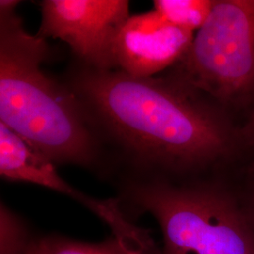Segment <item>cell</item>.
Here are the masks:
<instances>
[{
  "label": "cell",
  "mask_w": 254,
  "mask_h": 254,
  "mask_svg": "<svg viewBox=\"0 0 254 254\" xmlns=\"http://www.w3.org/2000/svg\"><path fill=\"white\" fill-rule=\"evenodd\" d=\"M64 81L100 141L109 174L118 169L119 179L200 173L234 146L218 103L170 73L135 77L74 62Z\"/></svg>",
  "instance_id": "6da1fadb"
},
{
  "label": "cell",
  "mask_w": 254,
  "mask_h": 254,
  "mask_svg": "<svg viewBox=\"0 0 254 254\" xmlns=\"http://www.w3.org/2000/svg\"><path fill=\"white\" fill-rule=\"evenodd\" d=\"M20 1H0V123L56 166L109 175V165L80 102L64 80L42 69L46 39L28 33Z\"/></svg>",
  "instance_id": "7a4b0ae2"
},
{
  "label": "cell",
  "mask_w": 254,
  "mask_h": 254,
  "mask_svg": "<svg viewBox=\"0 0 254 254\" xmlns=\"http://www.w3.org/2000/svg\"><path fill=\"white\" fill-rule=\"evenodd\" d=\"M132 219L150 214L160 254H254V228L230 194L206 182L120 178L116 198Z\"/></svg>",
  "instance_id": "3957f363"
},
{
  "label": "cell",
  "mask_w": 254,
  "mask_h": 254,
  "mask_svg": "<svg viewBox=\"0 0 254 254\" xmlns=\"http://www.w3.org/2000/svg\"><path fill=\"white\" fill-rule=\"evenodd\" d=\"M166 73L228 103L254 89V0H214L208 18Z\"/></svg>",
  "instance_id": "277c9868"
},
{
  "label": "cell",
  "mask_w": 254,
  "mask_h": 254,
  "mask_svg": "<svg viewBox=\"0 0 254 254\" xmlns=\"http://www.w3.org/2000/svg\"><path fill=\"white\" fill-rule=\"evenodd\" d=\"M36 34L60 39L75 62L95 70L116 69L115 44L130 17L127 0H44Z\"/></svg>",
  "instance_id": "5b68a950"
},
{
  "label": "cell",
  "mask_w": 254,
  "mask_h": 254,
  "mask_svg": "<svg viewBox=\"0 0 254 254\" xmlns=\"http://www.w3.org/2000/svg\"><path fill=\"white\" fill-rule=\"evenodd\" d=\"M193 39V32L173 25L155 9L130 15L115 44L116 69L152 77L177 64Z\"/></svg>",
  "instance_id": "8992f818"
},
{
  "label": "cell",
  "mask_w": 254,
  "mask_h": 254,
  "mask_svg": "<svg viewBox=\"0 0 254 254\" xmlns=\"http://www.w3.org/2000/svg\"><path fill=\"white\" fill-rule=\"evenodd\" d=\"M0 174L7 181L29 183L59 192L88 210L94 203V198L65 181L49 158L28 145L3 123H0Z\"/></svg>",
  "instance_id": "52a82bcc"
},
{
  "label": "cell",
  "mask_w": 254,
  "mask_h": 254,
  "mask_svg": "<svg viewBox=\"0 0 254 254\" xmlns=\"http://www.w3.org/2000/svg\"><path fill=\"white\" fill-rule=\"evenodd\" d=\"M28 254H160L150 249L111 236L97 243L84 242L60 234L35 235Z\"/></svg>",
  "instance_id": "ba28073f"
},
{
  "label": "cell",
  "mask_w": 254,
  "mask_h": 254,
  "mask_svg": "<svg viewBox=\"0 0 254 254\" xmlns=\"http://www.w3.org/2000/svg\"><path fill=\"white\" fill-rule=\"evenodd\" d=\"M214 0H155L154 9L173 25L194 32L206 22Z\"/></svg>",
  "instance_id": "9c48e42d"
},
{
  "label": "cell",
  "mask_w": 254,
  "mask_h": 254,
  "mask_svg": "<svg viewBox=\"0 0 254 254\" xmlns=\"http://www.w3.org/2000/svg\"><path fill=\"white\" fill-rule=\"evenodd\" d=\"M34 236L27 221L1 201L0 254H28Z\"/></svg>",
  "instance_id": "30bf717a"
},
{
  "label": "cell",
  "mask_w": 254,
  "mask_h": 254,
  "mask_svg": "<svg viewBox=\"0 0 254 254\" xmlns=\"http://www.w3.org/2000/svg\"><path fill=\"white\" fill-rule=\"evenodd\" d=\"M241 134L248 142L254 143V110Z\"/></svg>",
  "instance_id": "8fae6325"
},
{
  "label": "cell",
  "mask_w": 254,
  "mask_h": 254,
  "mask_svg": "<svg viewBox=\"0 0 254 254\" xmlns=\"http://www.w3.org/2000/svg\"><path fill=\"white\" fill-rule=\"evenodd\" d=\"M250 220H251V222H252V225H253V226H254V217H253V218H251V219H250Z\"/></svg>",
  "instance_id": "7c38bea8"
}]
</instances>
